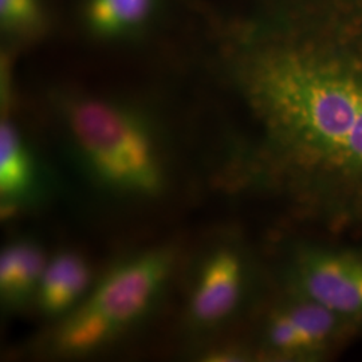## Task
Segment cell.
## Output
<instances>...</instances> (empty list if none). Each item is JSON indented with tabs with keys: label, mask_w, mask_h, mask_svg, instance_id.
<instances>
[{
	"label": "cell",
	"mask_w": 362,
	"mask_h": 362,
	"mask_svg": "<svg viewBox=\"0 0 362 362\" xmlns=\"http://www.w3.org/2000/svg\"><path fill=\"white\" fill-rule=\"evenodd\" d=\"M235 79L259 129L257 165L327 233L362 231V22L246 43Z\"/></svg>",
	"instance_id": "6da1fadb"
},
{
	"label": "cell",
	"mask_w": 362,
	"mask_h": 362,
	"mask_svg": "<svg viewBox=\"0 0 362 362\" xmlns=\"http://www.w3.org/2000/svg\"><path fill=\"white\" fill-rule=\"evenodd\" d=\"M71 137L97 179L121 192L152 194L161 187V165L152 133L141 117L97 98L67 106Z\"/></svg>",
	"instance_id": "7a4b0ae2"
},
{
	"label": "cell",
	"mask_w": 362,
	"mask_h": 362,
	"mask_svg": "<svg viewBox=\"0 0 362 362\" xmlns=\"http://www.w3.org/2000/svg\"><path fill=\"white\" fill-rule=\"evenodd\" d=\"M170 263L169 254L157 251L117 266L61 327L59 349L88 353L139 320L164 285Z\"/></svg>",
	"instance_id": "3957f363"
},
{
	"label": "cell",
	"mask_w": 362,
	"mask_h": 362,
	"mask_svg": "<svg viewBox=\"0 0 362 362\" xmlns=\"http://www.w3.org/2000/svg\"><path fill=\"white\" fill-rule=\"evenodd\" d=\"M288 282L290 291L315 302L361 333V247L305 243L291 257Z\"/></svg>",
	"instance_id": "277c9868"
},
{
	"label": "cell",
	"mask_w": 362,
	"mask_h": 362,
	"mask_svg": "<svg viewBox=\"0 0 362 362\" xmlns=\"http://www.w3.org/2000/svg\"><path fill=\"white\" fill-rule=\"evenodd\" d=\"M264 326V345L275 357L296 361L329 358L358 332L336 314L290 291Z\"/></svg>",
	"instance_id": "5b68a950"
},
{
	"label": "cell",
	"mask_w": 362,
	"mask_h": 362,
	"mask_svg": "<svg viewBox=\"0 0 362 362\" xmlns=\"http://www.w3.org/2000/svg\"><path fill=\"white\" fill-rule=\"evenodd\" d=\"M246 288V264L239 252L220 250L208 260L191 302V314L202 325L219 324L239 308Z\"/></svg>",
	"instance_id": "8992f818"
},
{
	"label": "cell",
	"mask_w": 362,
	"mask_h": 362,
	"mask_svg": "<svg viewBox=\"0 0 362 362\" xmlns=\"http://www.w3.org/2000/svg\"><path fill=\"white\" fill-rule=\"evenodd\" d=\"M90 284V270L77 254L62 252L46 266L39 284V302L49 314H59L77 302Z\"/></svg>",
	"instance_id": "52a82bcc"
},
{
	"label": "cell",
	"mask_w": 362,
	"mask_h": 362,
	"mask_svg": "<svg viewBox=\"0 0 362 362\" xmlns=\"http://www.w3.org/2000/svg\"><path fill=\"white\" fill-rule=\"evenodd\" d=\"M38 246L18 242L3 250L0 257V291L8 302L25 300L35 288L46 269Z\"/></svg>",
	"instance_id": "ba28073f"
},
{
	"label": "cell",
	"mask_w": 362,
	"mask_h": 362,
	"mask_svg": "<svg viewBox=\"0 0 362 362\" xmlns=\"http://www.w3.org/2000/svg\"><path fill=\"white\" fill-rule=\"evenodd\" d=\"M155 4L156 0H86V25L103 38L124 37L145 25Z\"/></svg>",
	"instance_id": "9c48e42d"
},
{
	"label": "cell",
	"mask_w": 362,
	"mask_h": 362,
	"mask_svg": "<svg viewBox=\"0 0 362 362\" xmlns=\"http://www.w3.org/2000/svg\"><path fill=\"white\" fill-rule=\"evenodd\" d=\"M35 181V165L21 133L3 121L0 127V194L6 202L25 197Z\"/></svg>",
	"instance_id": "30bf717a"
},
{
	"label": "cell",
	"mask_w": 362,
	"mask_h": 362,
	"mask_svg": "<svg viewBox=\"0 0 362 362\" xmlns=\"http://www.w3.org/2000/svg\"><path fill=\"white\" fill-rule=\"evenodd\" d=\"M43 23L40 0H0V25L7 33L25 34Z\"/></svg>",
	"instance_id": "8fae6325"
}]
</instances>
